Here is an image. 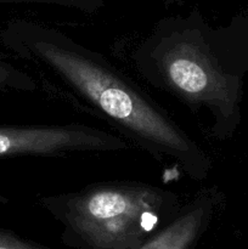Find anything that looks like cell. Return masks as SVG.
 Returning <instances> with one entry per match:
<instances>
[{
  "label": "cell",
  "instance_id": "obj_1",
  "mask_svg": "<svg viewBox=\"0 0 248 249\" xmlns=\"http://www.w3.org/2000/svg\"><path fill=\"white\" fill-rule=\"evenodd\" d=\"M1 40L53 97L105 121L157 162H172L197 182L207 179L212 164L202 146L106 56L34 22L11 23Z\"/></svg>",
  "mask_w": 248,
  "mask_h": 249
},
{
  "label": "cell",
  "instance_id": "obj_2",
  "mask_svg": "<svg viewBox=\"0 0 248 249\" xmlns=\"http://www.w3.org/2000/svg\"><path fill=\"white\" fill-rule=\"evenodd\" d=\"M74 249H138L179 211L174 191L140 181H106L41 197Z\"/></svg>",
  "mask_w": 248,
  "mask_h": 249
},
{
  "label": "cell",
  "instance_id": "obj_3",
  "mask_svg": "<svg viewBox=\"0 0 248 249\" xmlns=\"http://www.w3.org/2000/svg\"><path fill=\"white\" fill-rule=\"evenodd\" d=\"M136 72L194 113L209 112L214 135L232 117L235 83L225 73L209 28L195 17L160 21L130 53Z\"/></svg>",
  "mask_w": 248,
  "mask_h": 249
},
{
  "label": "cell",
  "instance_id": "obj_4",
  "mask_svg": "<svg viewBox=\"0 0 248 249\" xmlns=\"http://www.w3.org/2000/svg\"><path fill=\"white\" fill-rule=\"evenodd\" d=\"M129 148L123 136L82 123L0 126V158L114 153Z\"/></svg>",
  "mask_w": 248,
  "mask_h": 249
},
{
  "label": "cell",
  "instance_id": "obj_5",
  "mask_svg": "<svg viewBox=\"0 0 248 249\" xmlns=\"http://www.w3.org/2000/svg\"><path fill=\"white\" fill-rule=\"evenodd\" d=\"M215 194L201 190L138 249H196L215 213Z\"/></svg>",
  "mask_w": 248,
  "mask_h": 249
},
{
  "label": "cell",
  "instance_id": "obj_6",
  "mask_svg": "<svg viewBox=\"0 0 248 249\" xmlns=\"http://www.w3.org/2000/svg\"><path fill=\"white\" fill-rule=\"evenodd\" d=\"M38 88V80L31 73L0 57V90L33 92Z\"/></svg>",
  "mask_w": 248,
  "mask_h": 249
},
{
  "label": "cell",
  "instance_id": "obj_7",
  "mask_svg": "<svg viewBox=\"0 0 248 249\" xmlns=\"http://www.w3.org/2000/svg\"><path fill=\"white\" fill-rule=\"evenodd\" d=\"M105 0H0V2H44L62 6L74 7L85 12H92L99 9Z\"/></svg>",
  "mask_w": 248,
  "mask_h": 249
}]
</instances>
